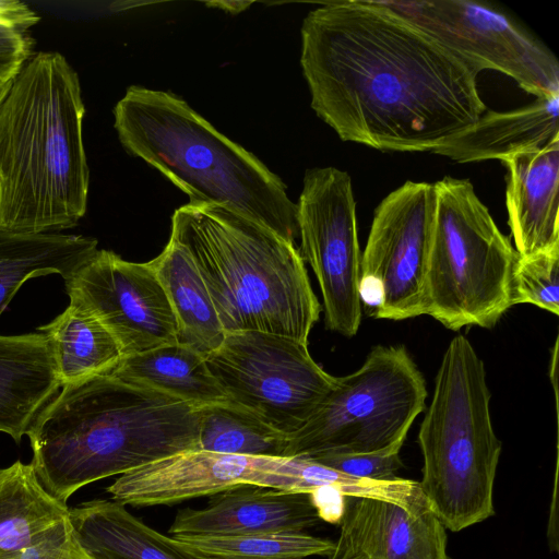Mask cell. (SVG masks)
Wrapping results in <instances>:
<instances>
[{"instance_id": "obj_1", "label": "cell", "mask_w": 559, "mask_h": 559, "mask_svg": "<svg viewBox=\"0 0 559 559\" xmlns=\"http://www.w3.org/2000/svg\"><path fill=\"white\" fill-rule=\"evenodd\" d=\"M300 64L316 114L379 151H431L486 110L479 71L383 1L310 11Z\"/></svg>"}, {"instance_id": "obj_2", "label": "cell", "mask_w": 559, "mask_h": 559, "mask_svg": "<svg viewBox=\"0 0 559 559\" xmlns=\"http://www.w3.org/2000/svg\"><path fill=\"white\" fill-rule=\"evenodd\" d=\"M198 407L112 372L62 385L27 436L44 488L67 504L86 485L199 449Z\"/></svg>"}, {"instance_id": "obj_3", "label": "cell", "mask_w": 559, "mask_h": 559, "mask_svg": "<svg viewBox=\"0 0 559 559\" xmlns=\"http://www.w3.org/2000/svg\"><path fill=\"white\" fill-rule=\"evenodd\" d=\"M76 72L59 52H38L0 105V229L57 233L84 216L90 170Z\"/></svg>"}, {"instance_id": "obj_4", "label": "cell", "mask_w": 559, "mask_h": 559, "mask_svg": "<svg viewBox=\"0 0 559 559\" xmlns=\"http://www.w3.org/2000/svg\"><path fill=\"white\" fill-rule=\"evenodd\" d=\"M114 117L126 151L188 194L189 204L221 206L295 243L297 205L285 183L182 98L132 85L116 104Z\"/></svg>"}, {"instance_id": "obj_5", "label": "cell", "mask_w": 559, "mask_h": 559, "mask_svg": "<svg viewBox=\"0 0 559 559\" xmlns=\"http://www.w3.org/2000/svg\"><path fill=\"white\" fill-rule=\"evenodd\" d=\"M169 238L193 261L225 332L308 344L321 305L295 243L221 206L189 203L175 211Z\"/></svg>"}, {"instance_id": "obj_6", "label": "cell", "mask_w": 559, "mask_h": 559, "mask_svg": "<svg viewBox=\"0 0 559 559\" xmlns=\"http://www.w3.org/2000/svg\"><path fill=\"white\" fill-rule=\"evenodd\" d=\"M485 365L472 343H449L421 421L419 488L444 528L460 532L493 515L501 442L490 416Z\"/></svg>"}, {"instance_id": "obj_7", "label": "cell", "mask_w": 559, "mask_h": 559, "mask_svg": "<svg viewBox=\"0 0 559 559\" xmlns=\"http://www.w3.org/2000/svg\"><path fill=\"white\" fill-rule=\"evenodd\" d=\"M435 216L425 314L452 331L493 328L513 305L519 254L468 179L433 183Z\"/></svg>"}, {"instance_id": "obj_8", "label": "cell", "mask_w": 559, "mask_h": 559, "mask_svg": "<svg viewBox=\"0 0 559 559\" xmlns=\"http://www.w3.org/2000/svg\"><path fill=\"white\" fill-rule=\"evenodd\" d=\"M427 397L423 373L403 345H378L335 382L309 419L289 435L284 456L402 449Z\"/></svg>"}, {"instance_id": "obj_9", "label": "cell", "mask_w": 559, "mask_h": 559, "mask_svg": "<svg viewBox=\"0 0 559 559\" xmlns=\"http://www.w3.org/2000/svg\"><path fill=\"white\" fill-rule=\"evenodd\" d=\"M205 359L230 402L287 435L309 419L335 382L308 344L267 332H225Z\"/></svg>"}, {"instance_id": "obj_10", "label": "cell", "mask_w": 559, "mask_h": 559, "mask_svg": "<svg viewBox=\"0 0 559 559\" xmlns=\"http://www.w3.org/2000/svg\"><path fill=\"white\" fill-rule=\"evenodd\" d=\"M435 203L433 183L406 181L376 207L361 252L360 297L377 319L425 314Z\"/></svg>"}, {"instance_id": "obj_11", "label": "cell", "mask_w": 559, "mask_h": 559, "mask_svg": "<svg viewBox=\"0 0 559 559\" xmlns=\"http://www.w3.org/2000/svg\"><path fill=\"white\" fill-rule=\"evenodd\" d=\"M383 3L479 72H502L536 98L559 95V63L555 55L499 10L468 0Z\"/></svg>"}, {"instance_id": "obj_12", "label": "cell", "mask_w": 559, "mask_h": 559, "mask_svg": "<svg viewBox=\"0 0 559 559\" xmlns=\"http://www.w3.org/2000/svg\"><path fill=\"white\" fill-rule=\"evenodd\" d=\"M296 205L300 253L318 280L325 326L353 337L361 322V251L350 176L335 167L308 169Z\"/></svg>"}, {"instance_id": "obj_13", "label": "cell", "mask_w": 559, "mask_h": 559, "mask_svg": "<svg viewBox=\"0 0 559 559\" xmlns=\"http://www.w3.org/2000/svg\"><path fill=\"white\" fill-rule=\"evenodd\" d=\"M64 283L70 300L105 325L123 358L179 343L174 311L148 262L98 250Z\"/></svg>"}, {"instance_id": "obj_14", "label": "cell", "mask_w": 559, "mask_h": 559, "mask_svg": "<svg viewBox=\"0 0 559 559\" xmlns=\"http://www.w3.org/2000/svg\"><path fill=\"white\" fill-rule=\"evenodd\" d=\"M265 461L266 456L186 450L119 475L106 491L124 506H171L239 484L259 486Z\"/></svg>"}, {"instance_id": "obj_15", "label": "cell", "mask_w": 559, "mask_h": 559, "mask_svg": "<svg viewBox=\"0 0 559 559\" xmlns=\"http://www.w3.org/2000/svg\"><path fill=\"white\" fill-rule=\"evenodd\" d=\"M340 525L328 559H450L445 528L428 504L345 497Z\"/></svg>"}, {"instance_id": "obj_16", "label": "cell", "mask_w": 559, "mask_h": 559, "mask_svg": "<svg viewBox=\"0 0 559 559\" xmlns=\"http://www.w3.org/2000/svg\"><path fill=\"white\" fill-rule=\"evenodd\" d=\"M320 516L310 493L239 484L210 496L203 509L179 510L171 536H221L298 533Z\"/></svg>"}, {"instance_id": "obj_17", "label": "cell", "mask_w": 559, "mask_h": 559, "mask_svg": "<svg viewBox=\"0 0 559 559\" xmlns=\"http://www.w3.org/2000/svg\"><path fill=\"white\" fill-rule=\"evenodd\" d=\"M508 169L506 205L519 255L559 247V136L501 160Z\"/></svg>"}, {"instance_id": "obj_18", "label": "cell", "mask_w": 559, "mask_h": 559, "mask_svg": "<svg viewBox=\"0 0 559 559\" xmlns=\"http://www.w3.org/2000/svg\"><path fill=\"white\" fill-rule=\"evenodd\" d=\"M60 388L44 333L0 335V432L20 443Z\"/></svg>"}, {"instance_id": "obj_19", "label": "cell", "mask_w": 559, "mask_h": 559, "mask_svg": "<svg viewBox=\"0 0 559 559\" xmlns=\"http://www.w3.org/2000/svg\"><path fill=\"white\" fill-rule=\"evenodd\" d=\"M559 95L536 98L515 110L483 114L430 152L459 163L500 159L546 145L559 136Z\"/></svg>"}, {"instance_id": "obj_20", "label": "cell", "mask_w": 559, "mask_h": 559, "mask_svg": "<svg viewBox=\"0 0 559 559\" xmlns=\"http://www.w3.org/2000/svg\"><path fill=\"white\" fill-rule=\"evenodd\" d=\"M126 507L114 499H94L69 508L75 535L94 559H197Z\"/></svg>"}, {"instance_id": "obj_21", "label": "cell", "mask_w": 559, "mask_h": 559, "mask_svg": "<svg viewBox=\"0 0 559 559\" xmlns=\"http://www.w3.org/2000/svg\"><path fill=\"white\" fill-rule=\"evenodd\" d=\"M97 251L92 237L0 229V317L25 281L53 273L67 281Z\"/></svg>"}, {"instance_id": "obj_22", "label": "cell", "mask_w": 559, "mask_h": 559, "mask_svg": "<svg viewBox=\"0 0 559 559\" xmlns=\"http://www.w3.org/2000/svg\"><path fill=\"white\" fill-rule=\"evenodd\" d=\"M148 263L174 311L178 342L206 358L221 346L225 331L190 255L169 238L164 250Z\"/></svg>"}, {"instance_id": "obj_23", "label": "cell", "mask_w": 559, "mask_h": 559, "mask_svg": "<svg viewBox=\"0 0 559 559\" xmlns=\"http://www.w3.org/2000/svg\"><path fill=\"white\" fill-rule=\"evenodd\" d=\"M68 518V504L44 488L31 463L0 468V552L36 544Z\"/></svg>"}, {"instance_id": "obj_24", "label": "cell", "mask_w": 559, "mask_h": 559, "mask_svg": "<svg viewBox=\"0 0 559 559\" xmlns=\"http://www.w3.org/2000/svg\"><path fill=\"white\" fill-rule=\"evenodd\" d=\"M38 331L51 344L62 385L111 372L123 358L105 325L72 300L62 313Z\"/></svg>"}, {"instance_id": "obj_25", "label": "cell", "mask_w": 559, "mask_h": 559, "mask_svg": "<svg viewBox=\"0 0 559 559\" xmlns=\"http://www.w3.org/2000/svg\"><path fill=\"white\" fill-rule=\"evenodd\" d=\"M112 373L165 392L195 407L229 401L205 356L180 343L122 358Z\"/></svg>"}, {"instance_id": "obj_26", "label": "cell", "mask_w": 559, "mask_h": 559, "mask_svg": "<svg viewBox=\"0 0 559 559\" xmlns=\"http://www.w3.org/2000/svg\"><path fill=\"white\" fill-rule=\"evenodd\" d=\"M200 450L246 456H284L289 435L230 401L198 407Z\"/></svg>"}, {"instance_id": "obj_27", "label": "cell", "mask_w": 559, "mask_h": 559, "mask_svg": "<svg viewBox=\"0 0 559 559\" xmlns=\"http://www.w3.org/2000/svg\"><path fill=\"white\" fill-rule=\"evenodd\" d=\"M170 537L197 559H308L329 557L334 548V542L306 532Z\"/></svg>"}, {"instance_id": "obj_28", "label": "cell", "mask_w": 559, "mask_h": 559, "mask_svg": "<svg viewBox=\"0 0 559 559\" xmlns=\"http://www.w3.org/2000/svg\"><path fill=\"white\" fill-rule=\"evenodd\" d=\"M518 304L559 314V247L519 255L513 273V305Z\"/></svg>"}, {"instance_id": "obj_29", "label": "cell", "mask_w": 559, "mask_h": 559, "mask_svg": "<svg viewBox=\"0 0 559 559\" xmlns=\"http://www.w3.org/2000/svg\"><path fill=\"white\" fill-rule=\"evenodd\" d=\"M399 448L372 453H328L310 459L342 473L373 480H392L403 466Z\"/></svg>"}, {"instance_id": "obj_30", "label": "cell", "mask_w": 559, "mask_h": 559, "mask_svg": "<svg viewBox=\"0 0 559 559\" xmlns=\"http://www.w3.org/2000/svg\"><path fill=\"white\" fill-rule=\"evenodd\" d=\"M32 46L26 32L0 24V82L16 78L31 59Z\"/></svg>"}, {"instance_id": "obj_31", "label": "cell", "mask_w": 559, "mask_h": 559, "mask_svg": "<svg viewBox=\"0 0 559 559\" xmlns=\"http://www.w3.org/2000/svg\"><path fill=\"white\" fill-rule=\"evenodd\" d=\"M207 7L215 8L218 10L226 11L231 14H237L246 9H248L252 2L250 1H229V0H223V1H210L205 2Z\"/></svg>"}, {"instance_id": "obj_32", "label": "cell", "mask_w": 559, "mask_h": 559, "mask_svg": "<svg viewBox=\"0 0 559 559\" xmlns=\"http://www.w3.org/2000/svg\"><path fill=\"white\" fill-rule=\"evenodd\" d=\"M13 81L0 82V105H1L2 100L4 99V97L7 96Z\"/></svg>"}]
</instances>
